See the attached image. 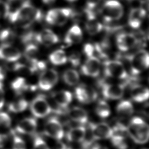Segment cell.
<instances>
[{
	"instance_id": "obj_1",
	"label": "cell",
	"mask_w": 149,
	"mask_h": 149,
	"mask_svg": "<svg viewBox=\"0 0 149 149\" xmlns=\"http://www.w3.org/2000/svg\"><path fill=\"white\" fill-rule=\"evenodd\" d=\"M127 133L137 144L147 142L149 137V127L147 123L141 118H132L126 127Z\"/></svg>"
},
{
	"instance_id": "obj_2",
	"label": "cell",
	"mask_w": 149,
	"mask_h": 149,
	"mask_svg": "<svg viewBox=\"0 0 149 149\" xmlns=\"http://www.w3.org/2000/svg\"><path fill=\"white\" fill-rule=\"evenodd\" d=\"M42 18L41 10L33 6L28 1L22 3L18 10L16 22H20L28 26L34 22L40 21Z\"/></svg>"
},
{
	"instance_id": "obj_3",
	"label": "cell",
	"mask_w": 149,
	"mask_h": 149,
	"mask_svg": "<svg viewBox=\"0 0 149 149\" xmlns=\"http://www.w3.org/2000/svg\"><path fill=\"white\" fill-rule=\"evenodd\" d=\"M129 61L132 73L133 75L139 74L148 67V54L146 50H139L129 58Z\"/></svg>"
},
{
	"instance_id": "obj_4",
	"label": "cell",
	"mask_w": 149,
	"mask_h": 149,
	"mask_svg": "<svg viewBox=\"0 0 149 149\" xmlns=\"http://www.w3.org/2000/svg\"><path fill=\"white\" fill-rule=\"evenodd\" d=\"M101 13L106 21L117 20L123 16V8L116 0H108L104 3Z\"/></svg>"
},
{
	"instance_id": "obj_5",
	"label": "cell",
	"mask_w": 149,
	"mask_h": 149,
	"mask_svg": "<svg viewBox=\"0 0 149 149\" xmlns=\"http://www.w3.org/2000/svg\"><path fill=\"white\" fill-rule=\"evenodd\" d=\"M72 12V9L68 8L52 9L48 11L45 20L52 25L62 26L67 22Z\"/></svg>"
},
{
	"instance_id": "obj_6",
	"label": "cell",
	"mask_w": 149,
	"mask_h": 149,
	"mask_svg": "<svg viewBox=\"0 0 149 149\" xmlns=\"http://www.w3.org/2000/svg\"><path fill=\"white\" fill-rule=\"evenodd\" d=\"M104 73L108 77L125 79L127 77V73L123 63L117 60H108L104 62Z\"/></svg>"
},
{
	"instance_id": "obj_7",
	"label": "cell",
	"mask_w": 149,
	"mask_h": 149,
	"mask_svg": "<svg viewBox=\"0 0 149 149\" xmlns=\"http://www.w3.org/2000/svg\"><path fill=\"white\" fill-rule=\"evenodd\" d=\"M30 111L36 118H41L47 116L52 111V108L46 100L42 95L37 96L30 104Z\"/></svg>"
},
{
	"instance_id": "obj_8",
	"label": "cell",
	"mask_w": 149,
	"mask_h": 149,
	"mask_svg": "<svg viewBox=\"0 0 149 149\" xmlns=\"http://www.w3.org/2000/svg\"><path fill=\"white\" fill-rule=\"evenodd\" d=\"M58 81V72L53 69L44 70L40 74L38 79V87L44 91L51 90Z\"/></svg>"
},
{
	"instance_id": "obj_9",
	"label": "cell",
	"mask_w": 149,
	"mask_h": 149,
	"mask_svg": "<svg viewBox=\"0 0 149 149\" xmlns=\"http://www.w3.org/2000/svg\"><path fill=\"white\" fill-rule=\"evenodd\" d=\"M88 129L94 140L110 139L113 134L112 128L109 125L104 122L90 123L88 125Z\"/></svg>"
},
{
	"instance_id": "obj_10",
	"label": "cell",
	"mask_w": 149,
	"mask_h": 149,
	"mask_svg": "<svg viewBox=\"0 0 149 149\" xmlns=\"http://www.w3.org/2000/svg\"><path fill=\"white\" fill-rule=\"evenodd\" d=\"M75 96L79 102L88 104L96 100L97 93L92 87L81 84L75 88Z\"/></svg>"
},
{
	"instance_id": "obj_11",
	"label": "cell",
	"mask_w": 149,
	"mask_h": 149,
	"mask_svg": "<svg viewBox=\"0 0 149 149\" xmlns=\"http://www.w3.org/2000/svg\"><path fill=\"white\" fill-rule=\"evenodd\" d=\"M44 133L53 139L61 140L63 136V130L60 122L56 118H52L48 119L44 128Z\"/></svg>"
},
{
	"instance_id": "obj_12",
	"label": "cell",
	"mask_w": 149,
	"mask_h": 149,
	"mask_svg": "<svg viewBox=\"0 0 149 149\" xmlns=\"http://www.w3.org/2000/svg\"><path fill=\"white\" fill-rule=\"evenodd\" d=\"M100 68V59L95 56H91L86 59L81 68V70L82 73L86 76L95 77L99 75Z\"/></svg>"
},
{
	"instance_id": "obj_13",
	"label": "cell",
	"mask_w": 149,
	"mask_h": 149,
	"mask_svg": "<svg viewBox=\"0 0 149 149\" xmlns=\"http://www.w3.org/2000/svg\"><path fill=\"white\" fill-rule=\"evenodd\" d=\"M124 93L123 85L118 84H104L102 87L103 96L108 100H118L122 98Z\"/></svg>"
},
{
	"instance_id": "obj_14",
	"label": "cell",
	"mask_w": 149,
	"mask_h": 149,
	"mask_svg": "<svg viewBox=\"0 0 149 149\" xmlns=\"http://www.w3.org/2000/svg\"><path fill=\"white\" fill-rule=\"evenodd\" d=\"M137 42V39L133 34L123 33L116 37V43L118 48L122 51H126L134 47Z\"/></svg>"
},
{
	"instance_id": "obj_15",
	"label": "cell",
	"mask_w": 149,
	"mask_h": 149,
	"mask_svg": "<svg viewBox=\"0 0 149 149\" xmlns=\"http://www.w3.org/2000/svg\"><path fill=\"white\" fill-rule=\"evenodd\" d=\"M21 57L19 50L10 44H2L0 45V59L8 62H15Z\"/></svg>"
},
{
	"instance_id": "obj_16",
	"label": "cell",
	"mask_w": 149,
	"mask_h": 149,
	"mask_svg": "<svg viewBox=\"0 0 149 149\" xmlns=\"http://www.w3.org/2000/svg\"><path fill=\"white\" fill-rule=\"evenodd\" d=\"M85 12L87 16V20L85 24L87 32L90 35H95L100 33L102 29V24L97 20L92 10L86 8L85 9Z\"/></svg>"
},
{
	"instance_id": "obj_17",
	"label": "cell",
	"mask_w": 149,
	"mask_h": 149,
	"mask_svg": "<svg viewBox=\"0 0 149 149\" xmlns=\"http://www.w3.org/2000/svg\"><path fill=\"white\" fill-rule=\"evenodd\" d=\"M35 40L39 43L49 46L59 42L58 36L52 30L46 29L35 35Z\"/></svg>"
},
{
	"instance_id": "obj_18",
	"label": "cell",
	"mask_w": 149,
	"mask_h": 149,
	"mask_svg": "<svg viewBox=\"0 0 149 149\" xmlns=\"http://www.w3.org/2000/svg\"><path fill=\"white\" fill-rule=\"evenodd\" d=\"M146 15V12L145 9L142 8L132 9L128 17L129 25L133 29L139 28L141 26Z\"/></svg>"
},
{
	"instance_id": "obj_19",
	"label": "cell",
	"mask_w": 149,
	"mask_h": 149,
	"mask_svg": "<svg viewBox=\"0 0 149 149\" xmlns=\"http://www.w3.org/2000/svg\"><path fill=\"white\" fill-rule=\"evenodd\" d=\"M37 122L36 119L33 118H26L21 120L16 125V130L17 132L30 134H33L36 130Z\"/></svg>"
},
{
	"instance_id": "obj_20",
	"label": "cell",
	"mask_w": 149,
	"mask_h": 149,
	"mask_svg": "<svg viewBox=\"0 0 149 149\" xmlns=\"http://www.w3.org/2000/svg\"><path fill=\"white\" fill-rule=\"evenodd\" d=\"M82 38V31L79 26L75 24L69 29L65 37L64 41L68 45L76 44L80 42Z\"/></svg>"
},
{
	"instance_id": "obj_21",
	"label": "cell",
	"mask_w": 149,
	"mask_h": 149,
	"mask_svg": "<svg viewBox=\"0 0 149 149\" xmlns=\"http://www.w3.org/2000/svg\"><path fill=\"white\" fill-rule=\"evenodd\" d=\"M52 95L54 101L61 108H66L72 102L73 98L72 93L66 90L57 91Z\"/></svg>"
},
{
	"instance_id": "obj_22",
	"label": "cell",
	"mask_w": 149,
	"mask_h": 149,
	"mask_svg": "<svg viewBox=\"0 0 149 149\" xmlns=\"http://www.w3.org/2000/svg\"><path fill=\"white\" fill-rule=\"evenodd\" d=\"M130 95L134 101L141 102L148 100L149 91L148 88L143 86L135 85L131 88Z\"/></svg>"
},
{
	"instance_id": "obj_23",
	"label": "cell",
	"mask_w": 149,
	"mask_h": 149,
	"mask_svg": "<svg viewBox=\"0 0 149 149\" xmlns=\"http://www.w3.org/2000/svg\"><path fill=\"white\" fill-rule=\"evenodd\" d=\"M68 114L72 120L78 123L84 124L88 121L87 112L82 108L78 107H73L68 111Z\"/></svg>"
},
{
	"instance_id": "obj_24",
	"label": "cell",
	"mask_w": 149,
	"mask_h": 149,
	"mask_svg": "<svg viewBox=\"0 0 149 149\" xmlns=\"http://www.w3.org/2000/svg\"><path fill=\"white\" fill-rule=\"evenodd\" d=\"M86 129L83 126L71 128L66 134L68 141L73 143L82 142L85 137Z\"/></svg>"
},
{
	"instance_id": "obj_25",
	"label": "cell",
	"mask_w": 149,
	"mask_h": 149,
	"mask_svg": "<svg viewBox=\"0 0 149 149\" xmlns=\"http://www.w3.org/2000/svg\"><path fill=\"white\" fill-rule=\"evenodd\" d=\"M118 115L121 118H129L133 113V107L129 100H122L119 102L116 108Z\"/></svg>"
},
{
	"instance_id": "obj_26",
	"label": "cell",
	"mask_w": 149,
	"mask_h": 149,
	"mask_svg": "<svg viewBox=\"0 0 149 149\" xmlns=\"http://www.w3.org/2000/svg\"><path fill=\"white\" fill-rule=\"evenodd\" d=\"M62 79L63 81L68 86H73L76 85L79 81L80 77L78 72L73 69L66 70L63 74Z\"/></svg>"
},
{
	"instance_id": "obj_27",
	"label": "cell",
	"mask_w": 149,
	"mask_h": 149,
	"mask_svg": "<svg viewBox=\"0 0 149 149\" xmlns=\"http://www.w3.org/2000/svg\"><path fill=\"white\" fill-rule=\"evenodd\" d=\"M49 60L54 65H61L66 63L68 57L62 49H57L50 54Z\"/></svg>"
},
{
	"instance_id": "obj_28",
	"label": "cell",
	"mask_w": 149,
	"mask_h": 149,
	"mask_svg": "<svg viewBox=\"0 0 149 149\" xmlns=\"http://www.w3.org/2000/svg\"><path fill=\"white\" fill-rule=\"evenodd\" d=\"M10 86L12 90L17 94H21L29 88L26 80L23 77H17L13 80L11 83Z\"/></svg>"
},
{
	"instance_id": "obj_29",
	"label": "cell",
	"mask_w": 149,
	"mask_h": 149,
	"mask_svg": "<svg viewBox=\"0 0 149 149\" xmlns=\"http://www.w3.org/2000/svg\"><path fill=\"white\" fill-rule=\"evenodd\" d=\"M29 103L25 99L20 98L10 102L9 104L8 109L13 113H19L25 111Z\"/></svg>"
},
{
	"instance_id": "obj_30",
	"label": "cell",
	"mask_w": 149,
	"mask_h": 149,
	"mask_svg": "<svg viewBox=\"0 0 149 149\" xmlns=\"http://www.w3.org/2000/svg\"><path fill=\"white\" fill-rule=\"evenodd\" d=\"M95 113L101 118H108L111 114L109 105L104 100L99 101L95 107Z\"/></svg>"
},
{
	"instance_id": "obj_31",
	"label": "cell",
	"mask_w": 149,
	"mask_h": 149,
	"mask_svg": "<svg viewBox=\"0 0 149 149\" xmlns=\"http://www.w3.org/2000/svg\"><path fill=\"white\" fill-rule=\"evenodd\" d=\"M112 145L117 149H127V144L124 136L113 134L110 138Z\"/></svg>"
},
{
	"instance_id": "obj_32",
	"label": "cell",
	"mask_w": 149,
	"mask_h": 149,
	"mask_svg": "<svg viewBox=\"0 0 149 149\" xmlns=\"http://www.w3.org/2000/svg\"><path fill=\"white\" fill-rule=\"evenodd\" d=\"M38 54V48L37 46L33 44H29L26 45L24 49V56L27 61L37 59V56Z\"/></svg>"
},
{
	"instance_id": "obj_33",
	"label": "cell",
	"mask_w": 149,
	"mask_h": 149,
	"mask_svg": "<svg viewBox=\"0 0 149 149\" xmlns=\"http://www.w3.org/2000/svg\"><path fill=\"white\" fill-rule=\"evenodd\" d=\"M15 34L10 29H3L0 30V40L4 44H10L14 39Z\"/></svg>"
},
{
	"instance_id": "obj_34",
	"label": "cell",
	"mask_w": 149,
	"mask_h": 149,
	"mask_svg": "<svg viewBox=\"0 0 149 149\" xmlns=\"http://www.w3.org/2000/svg\"><path fill=\"white\" fill-rule=\"evenodd\" d=\"M13 149H26L25 141L20 137L15 136L12 144Z\"/></svg>"
},
{
	"instance_id": "obj_35",
	"label": "cell",
	"mask_w": 149,
	"mask_h": 149,
	"mask_svg": "<svg viewBox=\"0 0 149 149\" xmlns=\"http://www.w3.org/2000/svg\"><path fill=\"white\" fill-rule=\"evenodd\" d=\"M11 125V118L10 116L3 112H0V126L3 127H9Z\"/></svg>"
},
{
	"instance_id": "obj_36",
	"label": "cell",
	"mask_w": 149,
	"mask_h": 149,
	"mask_svg": "<svg viewBox=\"0 0 149 149\" xmlns=\"http://www.w3.org/2000/svg\"><path fill=\"white\" fill-rule=\"evenodd\" d=\"M33 149H49V148L42 139L37 137L34 140Z\"/></svg>"
},
{
	"instance_id": "obj_37",
	"label": "cell",
	"mask_w": 149,
	"mask_h": 149,
	"mask_svg": "<svg viewBox=\"0 0 149 149\" xmlns=\"http://www.w3.org/2000/svg\"><path fill=\"white\" fill-rule=\"evenodd\" d=\"M8 3L0 0V19L8 17Z\"/></svg>"
},
{
	"instance_id": "obj_38",
	"label": "cell",
	"mask_w": 149,
	"mask_h": 149,
	"mask_svg": "<svg viewBox=\"0 0 149 149\" xmlns=\"http://www.w3.org/2000/svg\"><path fill=\"white\" fill-rule=\"evenodd\" d=\"M83 49H84V52L87 57L94 56V54L95 52V48L94 45L90 43L86 44L84 46Z\"/></svg>"
},
{
	"instance_id": "obj_39",
	"label": "cell",
	"mask_w": 149,
	"mask_h": 149,
	"mask_svg": "<svg viewBox=\"0 0 149 149\" xmlns=\"http://www.w3.org/2000/svg\"><path fill=\"white\" fill-rule=\"evenodd\" d=\"M69 60L73 66H77L80 63V55L78 53H73L69 58Z\"/></svg>"
},
{
	"instance_id": "obj_40",
	"label": "cell",
	"mask_w": 149,
	"mask_h": 149,
	"mask_svg": "<svg viewBox=\"0 0 149 149\" xmlns=\"http://www.w3.org/2000/svg\"><path fill=\"white\" fill-rule=\"evenodd\" d=\"M100 1L101 0H86V8L92 10L100 3Z\"/></svg>"
},
{
	"instance_id": "obj_41",
	"label": "cell",
	"mask_w": 149,
	"mask_h": 149,
	"mask_svg": "<svg viewBox=\"0 0 149 149\" xmlns=\"http://www.w3.org/2000/svg\"><path fill=\"white\" fill-rule=\"evenodd\" d=\"M5 103V92L2 81H0V109L2 108Z\"/></svg>"
},
{
	"instance_id": "obj_42",
	"label": "cell",
	"mask_w": 149,
	"mask_h": 149,
	"mask_svg": "<svg viewBox=\"0 0 149 149\" xmlns=\"http://www.w3.org/2000/svg\"><path fill=\"white\" fill-rule=\"evenodd\" d=\"M8 140L7 135L0 133V148H3L6 144Z\"/></svg>"
},
{
	"instance_id": "obj_43",
	"label": "cell",
	"mask_w": 149,
	"mask_h": 149,
	"mask_svg": "<svg viewBox=\"0 0 149 149\" xmlns=\"http://www.w3.org/2000/svg\"><path fill=\"white\" fill-rule=\"evenodd\" d=\"M7 74V69L4 66H0V81H2L6 77Z\"/></svg>"
},
{
	"instance_id": "obj_44",
	"label": "cell",
	"mask_w": 149,
	"mask_h": 149,
	"mask_svg": "<svg viewBox=\"0 0 149 149\" xmlns=\"http://www.w3.org/2000/svg\"><path fill=\"white\" fill-rule=\"evenodd\" d=\"M91 149H108V148L98 144H95L92 146Z\"/></svg>"
},
{
	"instance_id": "obj_45",
	"label": "cell",
	"mask_w": 149,
	"mask_h": 149,
	"mask_svg": "<svg viewBox=\"0 0 149 149\" xmlns=\"http://www.w3.org/2000/svg\"><path fill=\"white\" fill-rule=\"evenodd\" d=\"M56 0H42V1L45 3V4H47V5H51L53 3H54V2Z\"/></svg>"
},
{
	"instance_id": "obj_46",
	"label": "cell",
	"mask_w": 149,
	"mask_h": 149,
	"mask_svg": "<svg viewBox=\"0 0 149 149\" xmlns=\"http://www.w3.org/2000/svg\"><path fill=\"white\" fill-rule=\"evenodd\" d=\"M66 1H68V2H74V1H76L77 0H66Z\"/></svg>"
},
{
	"instance_id": "obj_47",
	"label": "cell",
	"mask_w": 149,
	"mask_h": 149,
	"mask_svg": "<svg viewBox=\"0 0 149 149\" xmlns=\"http://www.w3.org/2000/svg\"><path fill=\"white\" fill-rule=\"evenodd\" d=\"M127 1H132V0H127Z\"/></svg>"
},
{
	"instance_id": "obj_48",
	"label": "cell",
	"mask_w": 149,
	"mask_h": 149,
	"mask_svg": "<svg viewBox=\"0 0 149 149\" xmlns=\"http://www.w3.org/2000/svg\"><path fill=\"white\" fill-rule=\"evenodd\" d=\"M10 1H15V0H10Z\"/></svg>"
}]
</instances>
